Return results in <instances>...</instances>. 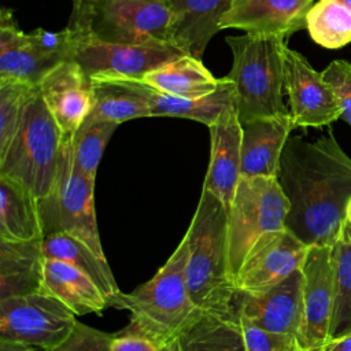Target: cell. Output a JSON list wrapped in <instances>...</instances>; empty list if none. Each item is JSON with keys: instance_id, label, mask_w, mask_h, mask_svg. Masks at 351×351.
Returning <instances> with one entry per match:
<instances>
[{"instance_id": "cell-7", "label": "cell", "mask_w": 351, "mask_h": 351, "mask_svg": "<svg viewBox=\"0 0 351 351\" xmlns=\"http://www.w3.org/2000/svg\"><path fill=\"white\" fill-rule=\"evenodd\" d=\"M95 180L73 163L71 137H63L55 182L49 193L38 199L43 236L67 233L106 258L95 213Z\"/></svg>"}, {"instance_id": "cell-1", "label": "cell", "mask_w": 351, "mask_h": 351, "mask_svg": "<svg viewBox=\"0 0 351 351\" xmlns=\"http://www.w3.org/2000/svg\"><path fill=\"white\" fill-rule=\"evenodd\" d=\"M277 181L289 203L285 229L306 245H333L351 199V158L329 129L308 141L289 137Z\"/></svg>"}, {"instance_id": "cell-13", "label": "cell", "mask_w": 351, "mask_h": 351, "mask_svg": "<svg viewBox=\"0 0 351 351\" xmlns=\"http://www.w3.org/2000/svg\"><path fill=\"white\" fill-rule=\"evenodd\" d=\"M308 245L284 229L263 237L234 276L237 292L261 293L300 269Z\"/></svg>"}, {"instance_id": "cell-21", "label": "cell", "mask_w": 351, "mask_h": 351, "mask_svg": "<svg viewBox=\"0 0 351 351\" xmlns=\"http://www.w3.org/2000/svg\"><path fill=\"white\" fill-rule=\"evenodd\" d=\"M44 262L43 239H0V299L43 292Z\"/></svg>"}, {"instance_id": "cell-32", "label": "cell", "mask_w": 351, "mask_h": 351, "mask_svg": "<svg viewBox=\"0 0 351 351\" xmlns=\"http://www.w3.org/2000/svg\"><path fill=\"white\" fill-rule=\"evenodd\" d=\"M38 85L25 81H0V155H3L14 140L25 107Z\"/></svg>"}, {"instance_id": "cell-20", "label": "cell", "mask_w": 351, "mask_h": 351, "mask_svg": "<svg viewBox=\"0 0 351 351\" xmlns=\"http://www.w3.org/2000/svg\"><path fill=\"white\" fill-rule=\"evenodd\" d=\"M243 126L241 177H276L292 129L291 114L255 118Z\"/></svg>"}, {"instance_id": "cell-19", "label": "cell", "mask_w": 351, "mask_h": 351, "mask_svg": "<svg viewBox=\"0 0 351 351\" xmlns=\"http://www.w3.org/2000/svg\"><path fill=\"white\" fill-rule=\"evenodd\" d=\"M169 43L185 55L202 59L207 44L221 30L219 22L232 0H167Z\"/></svg>"}, {"instance_id": "cell-41", "label": "cell", "mask_w": 351, "mask_h": 351, "mask_svg": "<svg viewBox=\"0 0 351 351\" xmlns=\"http://www.w3.org/2000/svg\"><path fill=\"white\" fill-rule=\"evenodd\" d=\"M346 222L351 225V199L347 204V208H346Z\"/></svg>"}, {"instance_id": "cell-17", "label": "cell", "mask_w": 351, "mask_h": 351, "mask_svg": "<svg viewBox=\"0 0 351 351\" xmlns=\"http://www.w3.org/2000/svg\"><path fill=\"white\" fill-rule=\"evenodd\" d=\"M211 155L203 189L217 196L228 208L241 180V134L236 107L228 108L208 126Z\"/></svg>"}, {"instance_id": "cell-4", "label": "cell", "mask_w": 351, "mask_h": 351, "mask_svg": "<svg viewBox=\"0 0 351 351\" xmlns=\"http://www.w3.org/2000/svg\"><path fill=\"white\" fill-rule=\"evenodd\" d=\"M226 44L233 53L226 78L234 85L240 123L289 114L282 100L285 37L245 33L226 37Z\"/></svg>"}, {"instance_id": "cell-40", "label": "cell", "mask_w": 351, "mask_h": 351, "mask_svg": "<svg viewBox=\"0 0 351 351\" xmlns=\"http://www.w3.org/2000/svg\"><path fill=\"white\" fill-rule=\"evenodd\" d=\"M160 351H178V346H177V341L174 340V341H171V343H169V344L163 346V347L160 348Z\"/></svg>"}, {"instance_id": "cell-36", "label": "cell", "mask_w": 351, "mask_h": 351, "mask_svg": "<svg viewBox=\"0 0 351 351\" xmlns=\"http://www.w3.org/2000/svg\"><path fill=\"white\" fill-rule=\"evenodd\" d=\"M322 75L340 101V118L351 126V63L347 60H333L322 71Z\"/></svg>"}, {"instance_id": "cell-37", "label": "cell", "mask_w": 351, "mask_h": 351, "mask_svg": "<svg viewBox=\"0 0 351 351\" xmlns=\"http://www.w3.org/2000/svg\"><path fill=\"white\" fill-rule=\"evenodd\" d=\"M160 348L148 337L125 330L114 337L110 351H160Z\"/></svg>"}, {"instance_id": "cell-29", "label": "cell", "mask_w": 351, "mask_h": 351, "mask_svg": "<svg viewBox=\"0 0 351 351\" xmlns=\"http://www.w3.org/2000/svg\"><path fill=\"white\" fill-rule=\"evenodd\" d=\"M335 267V303L329 328V340L351 333V233L344 229L332 245Z\"/></svg>"}, {"instance_id": "cell-35", "label": "cell", "mask_w": 351, "mask_h": 351, "mask_svg": "<svg viewBox=\"0 0 351 351\" xmlns=\"http://www.w3.org/2000/svg\"><path fill=\"white\" fill-rule=\"evenodd\" d=\"M114 335L77 322L71 335L52 351H110Z\"/></svg>"}, {"instance_id": "cell-8", "label": "cell", "mask_w": 351, "mask_h": 351, "mask_svg": "<svg viewBox=\"0 0 351 351\" xmlns=\"http://www.w3.org/2000/svg\"><path fill=\"white\" fill-rule=\"evenodd\" d=\"M289 203L276 177H241L228 208V245L233 278L252 248L285 229Z\"/></svg>"}, {"instance_id": "cell-6", "label": "cell", "mask_w": 351, "mask_h": 351, "mask_svg": "<svg viewBox=\"0 0 351 351\" xmlns=\"http://www.w3.org/2000/svg\"><path fill=\"white\" fill-rule=\"evenodd\" d=\"M62 143L63 134L37 88L14 140L0 155V176L25 186L37 199L47 196L58 173Z\"/></svg>"}, {"instance_id": "cell-22", "label": "cell", "mask_w": 351, "mask_h": 351, "mask_svg": "<svg viewBox=\"0 0 351 351\" xmlns=\"http://www.w3.org/2000/svg\"><path fill=\"white\" fill-rule=\"evenodd\" d=\"M56 64L40 55L29 43L11 10L3 7L0 14V81L16 80L38 85Z\"/></svg>"}, {"instance_id": "cell-3", "label": "cell", "mask_w": 351, "mask_h": 351, "mask_svg": "<svg viewBox=\"0 0 351 351\" xmlns=\"http://www.w3.org/2000/svg\"><path fill=\"white\" fill-rule=\"evenodd\" d=\"M186 262L188 244L182 237L176 251L151 280L130 293L119 292L111 300L110 306L130 313L128 332L143 335L163 347L204 314L189 293Z\"/></svg>"}, {"instance_id": "cell-38", "label": "cell", "mask_w": 351, "mask_h": 351, "mask_svg": "<svg viewBox=\"0 0 351 351\" xmlns=\"http://www.w3.org/2000/svg\"><path fill=\"white\" fill-rule=\"evenodd\" d=\"M322 351H351V333L328 340Z\"/></svg>"}, {"instance_id": "cell-34", "label": "cell", "mask_w": 351, "mask_h": 351, "mask_svg": "<svg viewBox=\"0 0 351 351\" xmlns=\"http://www.w3.org/2000/svg\"><path fill=\"white\" fill-rule=\"evenodd\" d=\"M240 324L247 351H304L295 337L266 332L241 317Z\"/></svg>"}, {"instance_id": "cell-12", "label": "cell", "mask_w": 351, "mask_h": 351, "mask_svg": "<svg viewBox=\"0 0 351 351\" xmlns=\"http://www.w3.org/2000/svg\"><path fill=\"white\" fill-rule=\"evenodd\" d=\"M75 60L88 77L95 74H119L143 77L158 66L185 55L171 44L132 45L103 41L92 34L74 40Z\"/></svg>"}, {"instance_id": "cell-18", "label": "cell", "mask_w": 351, "mask_h": 351, "mask_svg": "<svg viewBox=\"0 0 351 351\" xmlns=\"http://www.w3.org/2000/svg\"><path fill=\"white\" fill-rule=\"evenodd\" d=\"M92 111L86 119L122 123L151 117L149 85L140 77L95 74L90 77Z\"/></svg>"}, {"instance_id": "cell-2", "label": "cell", "mask_w": 351, "mask_h": 351, "mask_svg": "<svg viewBox=\"0 0 351 351\" xmlns=\"http://www.w3.org/2000/svg\"><path fill=\"white\" fill-rule=\"evenodd\" d=\"M184 237L188 244L186 282L193 303L204 314L240 321L229 261L228 207L203 189Z\"/></svg>"}, {"instance_id": "cell-26", "label": "cell", "mask_w": 351, "mask_h": 351, "mask_svg": "<svg viewBox=\"0 0 351 351\" xmlns=\"http://www.w3.org/2000/svg\"><path fill=\"white\" fill-rule=\"evenodd\" d=\"M140 78L160 92L182 97H200L213 93L219 85V78L211 74L202 59L191 55L171 59Z\"/></svg>"}, {"instance_id": "cell-25", "label": "cell", "mask_w": 351, "mask_h": 351, "mask_svg": "<svg viewBox=\"0 0 351 351\" xmlns=\"http://www.w3.org/2000/svg\"><path fill=\"white\" fill-rule=\"evenodd\" d=\"M0 239L25 241L44 239L38 199L25 186L0 176Z\"/></svg>"}, {"instance_id": "cell-9", "label": "cell", "mask_w": 351, "mask_h": 351, "mask_svg": "<svg viewBox=\"0 0 351 351\" xmlns=\"http://www.w3.org/2000/svg\"><path fill=\"white\" fill-rule=\"evenodd\" d=\"M75 317L47 292L0 299V340L52 351L71 335Z\"/></svg>"}, {"instance_id": "cell-11", "label": "cell", "mask_w": 351, "mask_h": 351, "mask_svg": "<svg viewBox=\"0 0 351 351\" xmlns=\"http://www.w3.org/2000/svg\"><path fill=\"white\" fill-rule=\"evenodd\" d=\"M303 319L299 343L304 351H322L329 340L335 303L332 245H311L302 265Z\"/></svg>"}, {"instance_id": "cell-5", "label": "cell", "mask_w": 351, "mask_h": 351, "mask_svg": "<svg viewBox=\"0 0 351 351\" xmlns=\"http://www.w3.org/2000/svg\"><path fill=\"white\" fill-rule=\"evenodd\" d=\"M167 0H73L67 23L73 40L92 34L103 41L132 45L169 43Z\"/></svg>"}, {"instance_id": "cell-42", "label": "cell", "mask_w": 351, "mask_h": 351, "mask_svg": "<svg viewBox=\"0 0 351 351\" xmlns=\"http://www.w3.org/2000/svg\"><path fill=\"white\" fill-rule=\"evenodd\" d=\"M339 1L351 10V0H339Z\"/></svg>"}, {"instance_id": "cell-33", "label": "cell", "mask_w": 351, "mask_h": 351, "mask_svg": "<svg viewBox=\"0 0 351 351\" xmlns=\"http://www.w3.org/2000/svg\"><path fill=\"white\" fill-rule=\"evenodd\" d=\"M30 45L44 58L60 63L64 60H73L75 53L74 40L64 27L59 32H49L44 29H36L26 33Z\"/></svg>"}, {"instance_id": "cell-24", "label": "cell", "mask_w": 351, "mask_h": 351, "mask_svg": "<svg viewBox=\"0 0 351 351\" xmlns=\"http://www.w3.org/2000/svg\"><path fill=\"white\" fill-rule=\"evenodd\" d=\"M149 104L151 117L186 118L202 122L208 128L228 108L236 107L234 85L229 78L222 77L219 78L218 88L213 93L200 97L174 96L149 85Z\"/></svg>"}, {"instance_id": "cell-28", "label": "cell", "mask_w": 351, "mask_h": 351, "mask_svg": "<svg viewBox=\"0 0 351 351\" xmlns=\"http://www.w3.org/2000/svg\"><path fill=\"white\" fill-rule=\"evenodd\" d=\"M178 351H247L240 321L202 314L176 339Z\"/></svg>"}, {"instance_id": "cell-43", "label": "cell", "mask_w": 351, "mask_h": 351, "mask_svg": "<svg viewBox=\"0 0 351 351\" xmlns=\"http://www.w3.org/2000/svg\"><path fill=\"white\" fill-rule=\"evenodd\" d=\"M347 223V222H346ZM347 228H348V230H350V233H351V225L350 223H347Z\"/></svg>"}, {"instance_id": "cell-23", "label": "cell", "mask_w": 351, "mask_h": 351, "mask_svg": "<svg viewBox=\"0 0 351 351\" xmlns=\"http://www.w3.org/2000/svg\"><path fill=\"white\" fill-rule=\"evenodd\" d=\"M43 292L59 299L75 315L99 314L110 306L107 296L85 273L59 259L45 258Z\"/></svg>"}, {"instance_id": "cell-27", "label": "cell", "mask_w": 351, "mask_h": 351, "mask_svg": "<svg viewBox=\"0 0 351 351\" xmlns=\"http://www.w3.org/2000/svg\"><path fill=\"white\" fill-rule=\"evenodd\" d=\"M43 250L45 258L67 262L85 273L107 296L108 303L121 292L106 258L81 240L67 233H53L43 239Z\"/></svg>"}, {"instance_id": "cell-15", "label": "cell", "mask_w": 351, "mask_h": 351, "mask_svg": "<svg viewBox=\"0 0 351 351\" xmlns=\"http://www.w3.org/2000/svg\"><path fill=\"white\" fill-rule=\"evenodd\" d=\"M38 88L63 137H73L92 111L90 77L75 60H64L44 75Z\"/></svg>"}, {"instance_id": "cell-10", "label": "cell", "mask_w": 351, "mask_h": 351, "mask_svg": "<svg viewBox=\"0 0 351 351\" xmlns=\"http://www.w3.org/2000/svg\"><path fill=\"white\" fill-rule=\"evenodd\" d=\"M284 90L295 128H321L341 117L340 101L322 73L288 47L284 53Z\"/></svg>"}, {"instance_id": "cell-14", "label": "cell", "mask_w": 351, "mask_h": 351, "mask_svg": "<svg viewBox=\"0 0 351 351\" xmlns=\"http://www.w3.org/2000/svg\"><path fill=\"white\" fill-rule=\"evenodd\" d=\"M237 310L241 318L266 332L299 340L303 319L302 267L261 293L237 292Z\"/></svg>"}, {"instance_id": "cell-39", "label": "cell", "mask_w": 351, "mask_h": 351, "mask_svg": "<svg viewBox=\"0 0 351 351\" xmlns=\"http://www.w3.org/2000/svg\"><path fill=\"white\" fill-rule=\"evenodd\" d=\"M0 351H34V347H30L22 343L0 340Z\"/></svg>"}, {"instance_id": "cell-30", "label": "cell", "mask_w": 351, "mask_h": 351, "mask_svg": "<svg viewBox=\"0 0 351 351\" xmlns=\"http://www.w3.org/2000/svg\"><path fill=\"white\" fill-rule=\"evenodd\" d=\"M306 29L315 44L341 48L351 43V10L339 0H318L307 12Z\"/></svg>"}, {"instance_id": "cell-31", "label": "cell", "mask_w": 351, "mask_h": 351, "mask_svg": "<svg viewBox=\"0 0 351 351\" xmlns=\"http://www.w3.org/2000/svg\"><path fill=\"white\" fill-rule=\"evenodd\" d=\"M118 123L89 121L80 126L71 137V155L74 166L89 178L96 180V171L107 143Z\"/></svg>"}, {"instance_id": "cell-16", "label": "cell", "mask_w": 351, "mask_h": 351, "mask_svg": "<svg viewBox=\"0 0 351 351\" xmlns=\"http://www.w3.org/2000/svg\"><path fill=\"white\" fill-rule=\"evenodd\" d=\"M313 4L314 0H232L219 27L287 38L306 27V16Z\"/></svg>"}]
</instances>
